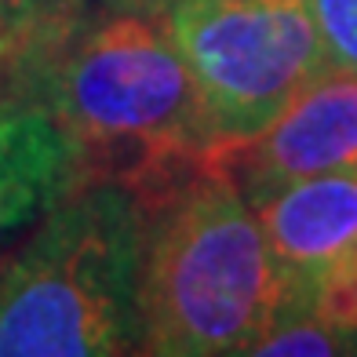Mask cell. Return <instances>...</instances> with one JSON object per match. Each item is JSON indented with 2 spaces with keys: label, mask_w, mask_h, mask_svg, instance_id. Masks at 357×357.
Returning a JSON list of instances; mask_svg holds the SVG:
<instances>
[{
  "label": "cell",
  "mask_w": 357,
  "mask_h": 357,
  "mask_svg": "<svg viewBox=\"0 0 357 357\" xmlns=\"http://www.w3.org/2000/svg\"><path fill=\"white\" fill-rule=\"evenodd\" d=\"M37 102L66 135L80 178L124 183L146 204L219 153L160 8L121 11L73 33L47 66Z\"/></svg>",
  "instance_id": "obj_1"
},
{
  "label": "cell",
  "mask_w": 357,
  "mask_h": 357,
  "mask_svg": "<svg viewBox=\"0 0 357 357\" xmlns=\"http://www.w3.org/2000/svg\"><path fill=\"white\" fill-rule=\"evenodd\" d=\"M284 299V270L255 204L208 160L146 204L139 354H248Z\"/></svg>",
  "instance_id": "obj_2"
},
{
  "label": "cell",
  "mask_w": 357,
  "mask_h": 357,
  "mask_svg": "<svg viewBox=\"0 0 357 357\" xmlns=\"http://www.w3.org/2000/svg\"><path fill=\"white\" fill-rule=\"evenodd\" d=\"M146 201L80 178L0 252V357L139 354Z\"/></svg>",
  "instance_id": "obj_3"
},
{
  "label": "cell",
  "mask_w": 357,
  "mask_h": 357,
  "mask_svg": "<svg viewBox=\"0 0 357 357\" xmlns=\"http://www.w3.org/2000/svg\"><path fill=\"white\" fill-rule=\"evenodd\" d=\"M219 153L252 142L328 59L310 0H165Z\"/></svg>",
  "instance_id": "obj_4"
},
{
  "label": "cell",
  "mask_w": 357,
  "mask_h": 357,
  "mask_svg": "<svg viewBox=\"0 0 357 357\" xmlns=\"http://www.w3.org/2000/svg\"><path fill=\"white\" fill-rule=\"evenodd\" d=\"M219 165L248 201L296 178L357 172V73L328 62L252 142L222 153Z\"/></svg>",
  "instance_id": "obj_5"
},
{
  "label": "cell",
  "mask_w": 357,
  "mask_h": 357,
  "mask_svg": "<svg viewBox=\"0 0 357 357\" xmlns=\"http://www.w3.org/2000/svg\"><path fill=\"white\" fill-rule=\"evenodd\" d=\"M77 183V157L52 113L0 91V252Z\"/></svg>",
  "instance_id": "obj_6"
},
{
  "label": "cell",
  "mask_w": 357,
  "mask_h": 357,
  "mask_svg": "<svg viewBox=\"0 0 357 357\" xmlns=\"http://www.w3.org/2000/svg\"><path fill=\"white\" fill-rule=\"evenodd\" d=\"M324 59L357 73V0H310Z\"/></svg>",
  "instance_id": "obj_7"
}]
</instances>
